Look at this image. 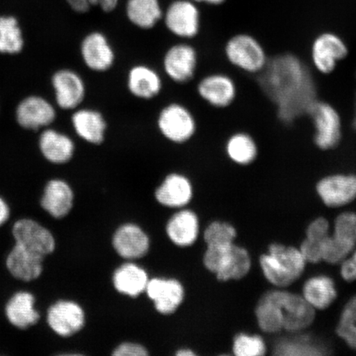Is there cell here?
<instances>
[{
  "label": "cell",
  "instance_id": "cell-36",
  "mask_svg": "<svg viewBox=\"0 0 356 356\" xmlns=\"http://www.w3.org/2000/svg\"><path fill=\"white\" fill-rule=\"evenodd\" d=\"M237 238V230L232 225L226 222H211L204 231V239L207 246H226L234 243Z\"/></svg>",
  "mask_w": 356,
  "mask_h": 356
},
{
  "label": "cell",
  "instance_id": "cell-10",
  "mask_svg": "<svg viewBox=\"0 0 356 356\" xmlns=\"http://www.w3.org/2000/svg\"><path fill=\"white\" fill-rule=\"evenodd\" d=\"M44 322L55 335L67 338L81 330L86 323V314L76 302L58 300L47 307Z\"/></svg>",
  "mask_w": 356,
  "mask_h": 356
},
{
  "label": "cell",
  "instance_id": "cell-19",
  "mask_svg": "<svg viewBox=\"0 0 356 356\" xmlns=\"http://www.w3.org/2000/svg\"><path fill=\"white\" fill-rule=\"evenodd\" d=\"M227 159L236 166L248 168L255 164L261 154L256 136L245 129L229 134L224 145Z\"/></svg>",
  "mask_w": 356,
  "mask_h": 356
},
{
  "label": "cell",
  "instance_id": "cell-31",
  "mask_svg": "<svg viewBox=\"0 0 356 356\" xmlns=\"http://www.w3.org/2000/svg\"><path fill=\"white\" fill-rule=\"evenodd\" d=\"M126 12L128 20L143 30L154 29L163 17L159 0H128Z\"/></svg>",
  "mask_w": 356,
  "mask_h": 356
},
{
  "label": "cell",
  "instance_id": "cell-48",
  "mask_svg": "<svg viewBox=\"0 0 356 356\" xmlns=\"http://www.w3.org/2000/svg\"><path fill=\"white\" fill-rule=\"evenodd\" d=\"M355 108L356 106V97H355ZM353 127L355 128V130L356 131V109L355 110V113H354V117H353Z\"/></svg>",
  "mask_w": 356,
  "mask_h": 356
},
{
  "label": "cell",
  "instance_id": "cell-16",
  "mask_svg": "<svg viewBox=\"0 0 356 356\" xmlns=\"http://www.w3.org/2000/svg\"><path fill=\"white\" fill-rule=\"evenodd\" d=\"M74 200V191L68 182L53 178L43 186L40 207L52 219L60 220L72 211Z\"/></svg>",
  "mask_w": 356,
  "mask_h": 356
},
{
  "label": "cell",
  "instance_id": "cell-23",
  "mask_svg": "<svg viewBox=\"0 0 356 356\" xmlns=\"http://www.w3.org/2000/svg\"><path fill=\"white\" fill-rule=\"evenodd\" d=\"M113 244L119 256L126 259H138L148 252L149 239L139 226L127 224L115 231Z\"/></svg>",
  "mask_w": 356,
  "mask_h": 356
},
{
  "label": "cell",
  "instance_id": "cell-4",
  "mask_svg": "<svg viewBox=\"0 0 356 356\" xmlns=\"http://www.w3.org/2000/svg\"><path fill=\"white\" fill-rule=\"evenodd\" d=\"M224 56L231 66L249 77L260 74L270 60L265 44L248 33H236L227 40Z\"/></svg>",
  "mask_w": 356,
  "mask_h": 356
},
{
  "label": "cell",
  "instance_id": "cell-33",
  "mask_svg": "<svg viewBox=\"0 0 356 356\" xmlns=\"http://www.w3.org/2000/svg\"><path fill=\"white\" fill-rule=\"evenodd\" d=\"M24 47V39L19 19L13 15L0 16V53L19 54Z\"/></svg>",
  "mask_w": 356,
  "mask_h": 356
},
{
  "label": "cell",
  "instance_id": "cell-14",
  "mask_svg": "<svg viewBox=\"0 0 356 356\" xmlns=\"http://www.w3.org/2000/svg\"><path fill=\"white\" fill-rule=\"evenodd\" d=\"M164 22L169 32L177 37L193 39L200 33V13L193 2L176 0L168 6Z\"/></svg>",
  "mask_w": 356,
  "mask_h": 356
},
{
  "label": "cell",
  "instance_id": "cell-44",
  "mask_svg": "<svg viewBox=\"0 0 356 356\" xmlns=\"http://www.w3.org/2000/svg\"><path fill=\"white\" fill-rule=\"evenodd\" d=\"M11 209L6 198L0 195V227L8 224L10 220Z\"/></svg>",
  "mask_w": 356,
  "mask_h": 356
},
{
  "label": "cell",
  "instance_id": "cell-25",
  "mask_svg": "<svg viewBox=\"0 0 356 356\" xmlns=\"http://www.w3.org/2000/svg\"><path fill=\"white\" fill-rule=\"evenodd\" d=\"M193 188L188 177L180 173H171L164 178L155 191V198L160 204L168 207H181L193 198Z\"/></svg>",
  "mask_w": 356,
  "mask_h": 356
},
{
  "label": "cell",
  "instance_id": "cell-29",
  "mask_svg": "<svg viewBox=\"0 0 356 356\" xmlns=\"http://www.w3.org/2000/svg\"><path fill=\"white\" fill-rule=\"evenodd\" d=\"M302 297L315 310L326 309L337 299L335 283L326 275L312 277L302 287Z\"/></svg>",
  "mask_w": 356,
  "mask_h": 356
},
{
  "label": "cell",
  "instance_id": "cell-41",
  "mask_svg": "<svg viewBox=\"0 0 356 356\" xmlns=\"http://www.w3.org/2000/svg\"><path fill=\"white\" fill-rule=\"evenodd\" d=\"M329 231H330V225L328 220L323 217H319L312 221L307 227L305 235L307 238L323 242L328 236H330Z\"/></svg>",
  "mask_w": 356,
  "mask_h": 356
},
{
  "label": "cell",
  "instance_id": "cell-7",
  "mask_svg": "<svg viewBox=\"0 0 356 356\" xmlns=\"http://www.w3.org/2000/svg\"><path fill=\"white\" fill-rule=\"evenodd\" d=\"M268 293L282 312L284 331L291 334L299 333L313 324L316 310L304 297L282 289Z\"/></svg>",
  "mask_w": 356,
  "mask_h": 356
},
{
  "label": "cell",
  "instance_id": "cell-12",
  "mask_svg": "<svg viewBox=\"0 0 356 356\" xmlns=\"http://www.w3.org/2000/svg\"><path fill=\"white\" fill-rule=\"evenodd\" d=\"M198 54L193 46L186 43L173 44L168 49L163 60V70L172 81L186 83L197 72Z\"/></svg>",
  "mask_w": 356,
  "mask_h": 356
},
{
  "label": "cell",
  "instance_id": "cell-42",
  "mask_svg": "<svg viewBox=\"0 0 356 356\" xmlns=\"http://www.w3.org/2000/svg\"><path fill=\"white\" fill-rule=\"evenodd\" d=\"M305 238L302 242L300 250L307 264H317L322 261V243Z\"/></svg>",
  "mask_w": 356,
  "mask_h": 356
},
{
  "label": "cell",
  "instance_id": "cell-32",
  "mask_svg": "<svg viewBox=\"0 0 356 356\" xmlns=\"http://www.w3.org/2000/svg\"><path fill=\"white\" fill-rule=\"evenodd\" d=\"M255 315L258 327L262 332L275 334L283 331L282 312L268 292L258 301Z\"/></svg>",
  "mask_w": 356,
  "mask_h": 356
},
{
  "label": "cell",
  "instance_id": "cell-9",
  "mask_svg": "<svg viewBox=\"0 0 356 356\" xmlns=\"http://www.w3.org/2000/svg\"><path fill=\"white\" fill-rule=\"evenodd\" d=\"M238 82L231 75L215 72L206 75L197 84V93L200 99L216 109L231 108L239 97Z\"/></svg>",
  "mask_w": 356,
  "mask_h": 356
},
{
  "label": "cell",
  "instance_id": "cell-45",
  "mask_svg": "<svg viewBox=\"0 0 356 356\" xmlns=\"http://www.w3.org/2000/svg\"><path fill=\"white\" fill-rule=\"evenodd\" d=\"M346 264L350 273L356 278V250L351 253L350 257L346 258Z\"/></svg>",
  "mask_w": 356,
  "mask_h": 356
},
{
  "label": "cell",
  "instance_id": "cell-5",
  "mask_svg": "<svg viewBox=\"0 0 356 356\" xmlns=\"http://www.w3.org/2000/svg\"><path fill=\"white\" fill-rule=\"evenodd\" d=\"M307 62L320 77H330L350 56L348 42L340 34L324 31L315 35L307 47Z\"/></svg>",
  "mask_w": 356,
  "mask_h": 356
},
{
  "label": "cell",
  "instance_id": "cell-13",
  "mask_svg": "<svg viewBox=\"0 0 356 356\" xmlns=\"http://www.w3.org/2000/svg\"><path fill=\"white\" fill-rule=\"evenodd\" d=\"M37 299L33 292L19 289L8 298L4 305V315L12 327L26 330L42 322V316L35 307Z\"/></svg>",
  "mask_w": 356,
  "mask_h": 356
},
{
  "label": "cell",
  "instance_id": "cell-34",
  "mask_svg": "<svg viewBox=\"0 0 356 356\" xmlns=\"http://www.w3.org/2000/svg\"><path fill=\"white\" fill-rule=\"evenodd\" d=\"M336 332L347 346L356 350V296L346 302Z\"/></svg>",
  "mask_w": 356,
  "mask_h": 356
},
{
  "label": "cell",
  "instance_id": "cell-35",
  "mask_svg": "<svg viewBox=\"0 0 356 356\" xmlns=\"http://www.w3.org/2000/svg\"><path fill=\"white\" fill-rule=\"evenodd\" d=\"M356 245L330 235L322 243V260L328 264H341L355 250Z\"/></svg>",
  "mask_w": 356,
  "mask_h": 356
},
{
  "label": "cell",
  "instance_id": "cell-43",
  "mask_svg": "<svg viewBox=\"0 0 356 356\" xmlns=\"http://www.w3.org/2000/svg\"><path fill=\"white\" fill-rule=\"evenodd\" d=\"M148 354L143 346L131 342L119 345L113 353L115 356H146Z\"/></svg>",
  "mask_w": 356,
  "mask_h": 356
},
{
  "label": "cell",
  "instance_id": "cell-15",
  "mask_svg": "<svg viewBox=\"0 0 356 356\" xmlns=\"http://www.w3.org/2000/svg\"><path fill=\"white\" fill-rule=\"evenodd\" d=\"M80 54L88 68L97 73H104L113 68L115 52L109 40L99 31L89 33L80 44Z\"/></svg>",
  "mask_w": 356,
  "mask_h": 356
},
{
  "label": "cell",
  "instance_id": "cell-47",
  "mask_svg": "<svg viewBox=\"0 0 356 356\" xmlns=\"http://www.w3.org/2000/svg\"><path fill=\"white\" fill-rule=\"evenodd\" d=\"M177 356H194L195 354L190 349H181L177 351Z\"/></svg>",
  "mask_w": 356,
  "mask_h": 356
},
{
  "label": "cell",
  "instance_id": "cell-3",
  "mask_svg": "<svg viewBox=\"0 0 356 356\" xmlns=\"http://www.w3.org/2000/svg\"><path fill=\"white\" fill-rule=\"evenodd\" d=\"M264 277L278 288H286L304 273L307 262L299 248L282 243L270 244L259 259Z\"/></svg>",
  "mask_w": 356,
  "mask_h": 356
},
{
  "label": "cell",
  "instance_id": "cell-2",
  "mask_svg": "<svg viewBox=\"0 0 356 356\" xmlns=\"http://www.w3.org/2000/svg\"><path fill=\"white\" fill-rule=\"evenodd\" d=\"M305 117L311 127V141L321 153L339 149L346 136V121L332 102L318 97L307 109Z\"/></svg>",
  "mask_w": 356,
  "mask_h": 356
},
{
  "label": "cell",
  "instance_id": "cell-11",
  "mask_svg": "<svg viewBox=\"0 0 356 356\" xmlns=\"http://www.w3.org/2000/svg\"><path fill=\"white\" fill-rule=\"evenodd\" d=\"M316 193L330 208L346 206L356 199V173L337 172L320 177Z\"/></svg>",
  "mask_w": 356,
  "mask_h": 356
},
{
  "label": "cell",
  "instance_id": "cell-27",
  "mask_svg": "<svg viewBox=\"0 0 356 356\" xmlns=\"http://www.w3.org/2000/svg\"><path fill=\"white\" fill-rule=\"evenodd\" d=\"M252 260L247 249L235 243L227 249L216 275L220 282L238 280L251 270Z\"/></svg>",
  "mask_w": 356,
  "mask_h": 356
},
{
  "label": "cell",
  "instance_id": "cell-17",
  "mask_svg": "<svg viewBox=\"0 0 356 356\" xmlns=\"http://www.w3.org/2000/svg\"><path fill=\"white\" fill-rule=\"evenodd\" d=\"M52 87L56 101L61 109L74 110L82 104L86 96V86L83 79L75 71L63 69L53 75Z\"/></svg>",
  "mask_w": 356,
  "mask_h": 356
},
{
  "label": "cell",
  "instance_id": "cell-46",
  "mask_svg": "<svg viewBox=\"0 0 356 356\" xmlns=\"http://www.w3.org/2000/svg\"><path fill=\"white\" fill-rule=\"evenodd\" d=\"M194 1L198 3H206L211 4V6H220V4L225 3V0H194Z\"/></svg>",
  "mask_w": 356,
  "mask_h": 356
},
{
  "label": "cell",
  "instance_id": "cell-1",
  "mask_svg": "<svg viewBox=\"0 0 356 356\" xmlns=\"http://www.w3.org/2000/svg\"><path fill=\"white\" fill-rule=\"evenodd\" d=\"M313 70L300 54L284 51L270 56L268 65L254 76L262 95L274 106L278 121L291 124L305 117L307 109L318 97Z\"/></svg>",
  "mask_w": 356,
  "mask_h": 356
},
{
  "label": "cell",
  "instance_id": "cell-21",
  "mask_svg": "<svg viewBox=\"0 0 356 356\" xmlns=\"http://www.w3.org/2000/svg\"><path fill=\"white\" fill-rule=\"evenodd\" d=\"M147 295L154 302L156 310L162 314L175 313L184 299V289L177 280L154 278L145 289Z\"/></svg>",
  "mask_w": 356,
  "mask_h": 356
},
{
  "label": "cell",
  "instance_id": "cell-8",
  "mask_svg": "<svg viewBox=\"0 0 356 356\" xmlns=\"http://www.w3.org/2000/svg\"><path fill=\"white\" fill-rule=\"evenodd\" d=\"M12 234L16 244L44 257L51 255L56 249L55 234L32 218H21L13 222Z\"/></svg>",
  "mask_w": 356,
  "mask_h": 356
},
{
  "label": "cell",
  "instance_id": "cell-38",
  "mask_svg": "<svg viewBox=\"0 0 356 356\" xmlns=\"http://www.w3.org/2000/svg\"><path fill=\"white\" fill-rule=\"evenodd\" d=\"M313 341L305 338L283 341L275 349L280 355H319L324 354L322 349L314 346Z\"/></svg>",
  "mask_w": 356,
  "mask_h": 356
},
{
  "label": "cell",
  "instance_id": "cell-26",
  "mask_svg": "<svg viewBox=\"0 0 356 356\" xmlns=\"http://www.w3.org/2000/svg\"><path fill=\"white\" fill-rule=\"evenodd\" d=\"M39 148L44 159L57 165L69 163L75 152L73 140L65 134L54 129H47L42 133L39 140Z\"/></svg>",
  "mask_w": 356,
  "mask_h": 356
},
{
  "label": "cell",
  "instance_id": "cell-40",
  "mask_svg": "<svg viewBox=\"0 0 356 356\" xmlns=\"http://www.w3.org/2000/svg\"><path fill=\"white\" fill-rule=\"evenodd\" d=\"M119 0H65L71 10L77 13H87L91 7L97 6L104 13L113 12L118 7Z\"/></svg>",
  "mask_w": 356,
  "mask_h": 356
},
{
  "label": "cell",
  "instance_id": "cell-37",
  "mask_svg": "<svg viewBox=\"0 0 356 356\" xmlns=\"http://www.w3.org/2000/svg\"><path fill=\"white\" fill-rule=\"evenodd\" d=\"M233 351L237 356H261L266 353V346L261 337L241 333L234 338Z\"/></svg>",
  "mask_w": 356,
  "mask_h": 356
},
{
  "label": "cell",
  "instance_id": "cell-22",
  "mask_svg": "<svg viewBox=\"0 0 356 356\" xmlns=\"http://www.w3.org/2000/svg\"><path fill=\"white\" fill-rule=\"evenodd\" d=\"M71 122L76 135L87 143L100 145L105 141L108 122L100 111L92 108L77 110Z\"/></svg>",
  "mask_w": 356,
  "mask_h": 356
},
{
  "label": "cell",
  "instance_id": "cell-6",
  "mask_svg": "<svg viewBox=\"0 0 356 356\" xmlns=\"http://www.w3.org/2000/svg\"><path fill=\"white\" fill-rule=\"evenodd\" d=\"M157 126L166 140L177 145L190 141L197 131V123L193 113L178 102H172L160 111Z\"/></svg>",
  "mask_w": 356,
  "mask_h": 356
},
{
  "label": "cell",
  "instance_id": "cell-20",
  "mask_svg": "<svg viewBox=\"0 0 356 356\" xmlns=\"http://www.w3.org/2000/svg\"><path fill=\"white\" fill-rule=\"evenodd\" d=\"M56 113L50 102L39 96L22 100L16 110V119L22 127L37 131L55 122Z\"/></svg>",
  "mask_w": 356,
  "mask_h": 356
},
{
  "label": "cell",
  "instance_id": "cell-30",
  "mask_svg": "<svg viewBox=\"0 0 356 356\" xmlns=\"http://www.w3.org/2000/svg\"><path fill=\"white\" fill-rule=\"evenodd\" d=\"M113 280L114 287L119 293L131 297H136L145 291L149 282L146 271L133 264L120 266L115 270Z\"/></svg>",
  "mask_w": 356,
  "mask_h": 356
},
{
  "label": "cell",
  "instance_id": "cell-39",
  "mask_svg": "<svg viewBox=\"0 0 356 356\" xmlns=\"http://www.w3.org/2000/svg\"><path fill=\"white\" fill-rule=\"evenodd\" d=\"M333 236L356 245V213L344 212L336 218Z\"/></svg>",
  "mask_w": 356,
  "mask_h": 356
},
{
  "label": "cell",
  "instance_id": "cell-18",
  "mask_svg": "<svg viewBox=\"0 0 356 356\" xmlns=\"http://www.w3.org/2000/svg\"><path fill=\"white\" fill-rule=\"evenodd\" d=\"M44 259L46 257L15 243L7 254L6 265L13 279L22 283H31L42 277Z\"/></svg>",
  "mask_w": 356,
  "mask_h": 356
},
{
  "label": "cell",
  "instance_id": "cell-28",
  "mask_svg": "<svg viewBox=\"0 0 356 356\" xmlns=\"http://www.w3.org/2000/svg\"><path fill=\"white\" fill-rule=\"evenodd\" d=\"M166 231L173 243L181 247L190 246L198 237V218L191 211L178 212L168 221Z\"/></svg>",
  "mask_w": 356,
  "mask_h": 356
},
{
  "label": "cell",
  "instance_id": "cell-24",
  "mask_svg": "<svg viewBox=\"0 0 356 356\" xmlns=\"http://www.w3.org/2000/svg\"><path fill=\"white\" fill-rule=\"evenodd\" d=\"M127 88L136 99L151 100L162 91V79L157 71L147 65H134L127 74Z\"/></svg>",
  "mask_w": 356,
  "mask_h": 356
}]
</instances>
